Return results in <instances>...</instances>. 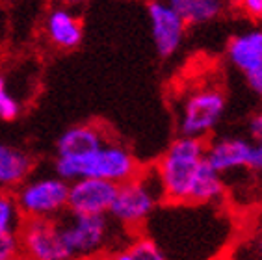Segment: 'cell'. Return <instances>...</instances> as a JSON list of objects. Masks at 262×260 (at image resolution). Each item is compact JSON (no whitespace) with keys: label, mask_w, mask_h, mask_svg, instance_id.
Masks as SVG:
<instances>
[{"label":"cell","mask_w":262,"mask_h":260,"mask_svg":"<svg viewBox=\"0 0 262 260\" xmlns=\"http://www.w3.org/2000/svg\"><path fill=\"white\" fill-rule=\"evenodd\" d=\"M225 108H227V99L217 88L205 85L190 91L179 110V119H177L179 134L203 141L222 123Z\"/></svg>","instance_id":"obj_5"},{"label":"cell","mask_w":262,"mask_h":260,"mask_svg":"<svg viewBox=\"0 0 262 260\" xmlns=\"http://www.w3.org/2000/svg\"><path fill=\"white\" fill-rule=\"evenodd\" d=\"M247 169L262 173V145L260 143H255V141H253V149H251V156H249Z\"/></svg>","instance_id":"obj_23"},{"label":"cell","mask_w":262,"mask_h":260,"mask_svg":"<svg viewBox=\"0 0 262 260\" xmlns=\"http://www.w3.org/2000/svg\"><path fill=\"white\" fill-rule=\"evenodd\" d=\"M56 2H60L61 6H67V8H73V6H80V4H84L86 0H56Z\"/></svg>","instance_id":"obj_25"},{"label":"cell","mask_w":262,"mask_h":260,"mask_svg":"<svg viewBox=\"0 0 262 260\" xmlns=\"http://www.w3.org/2000/svg\"><path fill=\"white\" fill-rule=\"evenodd\" d=\"M246 78L253 93H257L258 97H262V67L251 71V73H247Z\"/></svg>","instance_id":"obj_24"},{"label":"cell","mask_w":262,"mask_h":260,"mask_svg":"<svg viewBox=\"0 0 262 260\" xmlns=\"http://www.w3.org/2000/svg\"><path fill=\"white\" fill-rule=\"evenodd\" d=\"M160 199H164V195L157 171H138L132 179L117 184L108 215L125 229H138L157 210Z\"/></svg>","instance_id":"obj_3"},{"label":"cell","mask_w":262,"mask_h":260,"mask_svg":"<svg viewBox=\"0 0 262 260\" xmlns=\"http://www.w3.org/2000/svg\"><path fill=\"white\" fill-rule=\"evenodd\" d=\"M19 256V232L0 236V260H10Z\"/></svg>","instance_id":"obj_19"},{"label":"cell","mask_w":262,"mask_h":260,"mask_svg":"<svg viewBox=\"0 0 262 260\" xmlns=\"http://www.w3.org/2000/svg\"><path fill=\"white\" fill-rule=\"evenodd\" d=\"M23 221L25 218L17 206L15 195L11 191H0V236L17 234Z\"/></svg>","instance_id":"obj_17"},{"label":"cell","mask_w":262,"mask_h":260,"mask_svg":"<svg viewBox=\"0 0 262 260\" xmlns=\"http://www.w3.org/2000/svg\"><path fill=\"white\" fill-rule=\"evenodd\" d=\"M147 15L151 25L152 43L160 58H171L181 49L186 25L166 0H149Z\"/></svg>","instance_id":"obj_8"},{"label":"cell","mask_w":262,"mask_h":260,"mask_svg":"<svg viewBox=\"0 0 262 260\" xmlns=\"http://www.w3.org/2000/svg\"><path fill=\"white\" fill-rule=\"evenodd\" d=\"M23 104H20L19 97L11 91L10 82L4 75H0V121H15L19 119Z\"/></svg>","instance_id":"obj_18"},{"label":"cell","mask_w":262,"mask_h":260,"mask_svg":"<svg viewBox=\"0 0 262 260\" xmlns=\"http://www.w3.org/2000/svg\"><path fill=\"white\" fill-rule=\"evenodd\" d=\"M112 260H167L160 245L151 238H136L123 249H119Z\"/></svg>","instance_id":"obj_16"},{"label":"cell","mask_w":262,"mask_h":260,"mask_svg":"<svg viewBox=\"0 0 262 260\" xmlns=\"http://www.w3.org/2000/svg\"><path fill=\"white\" fill-rule=\"evenodd\" d=\"M10 260H23V258H20V256H15V258H10Z\"/></svg>","instance_id":"obj_26"},{"label":"cell","mask_w":262,"mask_h":260,"mask_svg":"<svg viewBox=\"0 0 262 260\" xmlns=\"http://www.w3.org/2000/svg\"><path fill=\"white\" fill-rule=\"evenodd\" d=\"M249 134H251V141L262 145V110H258L249 121Z\"/></svg>","instance_id":"obj_22"},{"label":"cell","mask_w":262,"mask_h":260,"mask_svg":"<svg viewBox=\"0 0 262 260\" xmlns=\"http://www.w3.org/2000/svg\"><path fill=\"white\" fill-rule=\"evenodd\" d=\"M253 141L238 136L217 138L205 145V158L220 175L231 173L236 169H247L251 156Z\"/></svg>","instance_id":"obj_10"},{"label":"cell","mask_w":262,"mask_h":260,"mask_svg":"<svg viewBox=\"0 0 262 260\" xmlns=\"http://www.w3.org/2000/svg\"><path fill=\"white\" fill-rule=\"evenodd\" d=\"M246 253L249 260H262V223L255 230V234L251 236V240L246 247Z\"/></svg>","instance_id":"obj_20"},{"label":"cell","mask_w":262,"mask_h":260,"mask_svg":"<svg viewBox=\"0 0 262 260\" xmlns=\"http://www.w3.org/2000/svg\"><path fill=\"white\" fill-rule=\"evenodd\" d=\"M34 169V160L25 149L0 140V191H13Z\"/></svg>","instance_id":"obj_13"},{"label":"cell","mask_w":262,"mask_h":260,"mask_svg":"<svg viewBox=\"0 0 262 260\" xmlns=\"http://www.w3.org/2000/svg\"><path fill=\"white\" fill-rule=\"evenodd\" d=\"M236 4L246 15L262 19V0H236Z\"/></svg>","instance_id":"obj_21"},{"label":"cell","mask_w":262,"mask_h":260,"mask_svg":"<svg viewBox=\"0 0 262 260\" xmlns=\"http://www.w3.org/2000/svg\"><path fill=\"white\" fill-rule=\"evenodd\" d=\"M45 35L52 47L60 50H73L80 47L84 28L78 15L67 6H56L45 17Z\"/></svg>","instance_id":"obj_11"},{"label":"cell","mask_w":262,"mask_h":260,"mask_svg":"<svg viewBox=\"0 0 262 260\" xmlns=\"http://www.w3.org/2000/svg\"><path fill=\"white\" fill-rule=\"evenodd\" d=\"M164 199L171 203L207 205L223 195L222 175L205 158V141L179 136L157 165Z\"/></svg>","instance_id":"obj_1"},{"label":"cell","mask_w":262,"mask_h":260,"mask_svg":"<svg viewBox=\"0 0 262 260\" xmlns=\"http://www.w3.org/2000/svg\"><path fill=\"white\" fill-rule=\"evenodd\" d=\"M69 182L58 175L28 177L15 188V201L25 220H58L67 212Z\"/></svg>","instance_id":"obj_4"},{"label":"cell","mask_w":262,"mask_h":260,"mask_svg":"<svg viewBox=\"0 0 262 260\" xmlns=\"http://www.w3.org/2000/svg\"><path fill=\"white\" fill-rule=\"evenodd\" d=\"M61 236L71 258H86L101 253L110 242L112 221L108 215L71 214L66 212L58 218Z\"/></svg>","instance_id":"obj_6"},{"label":"cell","mask_w":262,"mask_h":260,"mask_svg":"<svg viewBox=\"0 0 262 260\" xmlns=\"http://www.w3.org/2000/svg\"><path fill=\"white\" fill-rule=\"evenodd\" d=\"M140 171L136 156L125 145L117 141H104L99 149L91 150L80 158H54V175L60 179L76 180V179H101L121 184L132 179Z\"/></svg>","instance_id":"obj_2"},{"label":"cell","mask_w":262,"mask_h":260,"mask_svg":"<svg viewBox=\"0 0 262 260\" xmlns=\"http://www.w3.org/2000/svg\"><path fill=\"white\" fill-rule=\"evenodd\" d=\"M184 25H205L223 11V0H166Z\"/></svg>","instance_id":"obj_15"},{"label":"cell","mask_w":262,"mask_h":260,"mask_svg":"<svg viewBox=\"0 0 262 260\" xmlns=\"http://www.w3.org/2000/svg\"><path fill=\"white\" fill-rule=\"evenodd\" d=\"M110 138L104 130L91 123L69 126L56 141V158H80L91 150L99 149Z\"/></svg>","instance_id":"obj_12"},{"label":"cell","mask_w":262,"mask_h":260,"mask_svg":"<svg viewBox=\"0 0 262 260\" xmlns=\"http://www.w3.org/2000/svg\"><path fill=\"white\" fill-rule=\"evenodd\" d=\"M227 56L229 61L244 75L262 67V28L234 35L227 45Z\"/></svg>","instance_id":"obj_14"},{"label":"cell","mask_w":262,"mask_h":260,"mask_svg":"<svg viewBox=\"0 0 262 260\" xmlns=\"http://www.w3.org/2000/svg\"><path fill=\"white\" fill-rule=\"evenodd\" d=\"M117 184L101 179H76L69 182L67 212L71 214L108 215Z\"/></svg>","instance_id":"obj_9"},{"label":"cell","mask_w":262,"mask_h":260,"mask_svg":"<svg viewBox=\"0 0 262 260\" xmlns=\"http://www.w3.org/2000/svg\"><path fill=\"white\" fill-rule=\"evenodd\" d=\"M19 256L23 260H73L58 220H25L19 229Z\"/></svg>","instance_id":"obj_7"}]
</instances>
